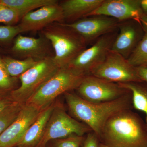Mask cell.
<instances>
[{
	"label": "cell",
	"instance_id": "1",
	"mask_svg": "<svg viewBox=\"0 0 147 147\" xmlns=\"http://www.w3.org/2000/svg\"><path fill=\"white\" fill-rule=\"evenodd\" d=\"M99 147H147V128L139 115L127 109L111 116L98 136Z\"/></svg>",
	"mask_w": 147,
	"mask_h": 147
},
{
	"label": "cell",
	"instance_id": "2",
	"mask_svg": "<svg viewBox=\"0 0 147 147\" xmlns=\"http://www.w3.org/2000/svg\"><path fill=\"white\" fill-rule=\"evenodd\" d=\"M64 96L71 115L88 126L98 137L104 124L111 116L120 111L133 108L130 91L118 99L101 103L88 102L72 91L65 93Z\"/></svg>",
	"mask_w": 147,
	"mask_h": 147
},
{
	"label": "cell",
	"instance_id": "3",
	"mask_svg": "<svg viewBox=\"0 0 147 147\" xmlns=\"http://www.w3.org/2000/svg\"><path fill=\"white\" fill-rule=\"evenodd\" d=\"M41 32L53 47V59L59 68L67 67L87 48L88 45L83 37L64 23L50 24Z\"/></svg>",
	"mask_w": 147,
	"mask_h": 147
},
{
	"label": "cell",
	"instance_id": "4",
	"mask_svg": "<svg viewBox=\"0 0 147 147\" xmlns=\"http://www.w3.org/2000/svg\"><path fill=\"white\" fill-rule=\"evenodd\" d=\"M86 76L68 67L60 68L26 103L44 110L59 96L76 90Z\"/></svg>",
	"mask_w": 147,
	"mask_h": 147
},
{
	"label": "cell",
	"instance_id": "5",
	"mask_svg": "<svg viewBox=\"0 0 147 147\" xmlns=\"http://www.w3.org/2000/svg\"><path fill=\"white\" fill-rule=\"evenodd\" d=\"M53 57L38 61L34 66L19 76L21 86L11 92L15 102L26 103L58 71L60 68L55 63Z\"/></svg>",
	"mask_w": 147,
	"mask_h": 147
},
{
	"label": "cell",
	"instance_id": "6",
	"mask_svg": "<svg viewBox=\"0 0 147 147\" xmlns=\"http://www.w3.org/2000/svg\"><path fill=\"white\" fill-rule=\"evenodd\" d=\"M85 124L72 117L61 104L55 108L39 144L36 147H45L53 139H62L72 134L84 136L92 131Z\"/></svg>",
	"mask_w": 147,
	"mask_h": 147
},
{
	"label": "cell",
	"instance_id": "7",
	"mask_svg": "<svg viewBox=\"0 0 147 147\" xmlns=\"http://www.w3.org/2000/svg\"><path fill=\"white\" fill-rule=\"evenodd\" d=\"M90 75L118 84L142 82L137 68L122 56L112 50L105 59L92 70Z\"/></svg>",
	"mask_w": 147,
	"mask_h": 147
},
{
	"label": "cell",
	"instance_id": "8",
	"mask_svg": "<svg viewBox=\"0 0 147 147\" xmlns=\"http://www.w3.org/2000/svg\"><path fill=\"white\" fill-rule=\"evenodd\" d=\"M76 90L80 97L93 103L110 102L130 92L118 83L108 82L92 75L85 76Z\"/></svg>",
	"mask_w": 147,
	"mask_h": 147
},
{
	"label": "cell",
	"instance_id": "9",
	"mask_svg": "<svg viewBox=\"0 0 147 147\" xmlns=\"http://www.w3.org/2000/svg\"><path fill=\"white\" fill-rule=\"evenodd\" d=\"M118 33V29L100 37L91 47L80 53L68 67L84 75H90L111 51Z\"/></svg>",
	"mask_w": 147,
	"mask_h": 147
},
{
	"label": "cell",
	"instance_id": "10",
	"mask_svg": "<svg viewBox=\"0 0 147 147\" xmlns=\"http://www.w3.org/2000/svg\"><path fill=\"white\" fill-rule=\"evenodd\" d=\"M119 23L118 20L112 17L94 15L84 17L71 24H64L83 37L88 45L104 35L117 30Z\"/></svg>",
	"mask_w": 147,
	"mask_h": 147
},
{
	"label": "cell",
	"instance_id": "11",
	"mask_svg": "<svg viewBox=\"0 0 147 147\" xmlns=\"http://www.w3.org/2000/svg\"><path fill=\"white\" fill-rule=\"evenodd\" d=\"M41 111L32 104H24L15 120L0 135V147L17 146Z\"/></svg>",
	"mask_w": 147,
	"mask_h": 147
},
{
	"label": "cell",
	"instance_id": "12",
	"mask_svg": "<svg viewBox=\"0 0 147 147\" xmlns=\"http://www.w3.org/2000/svg\"><path fill=\"white\" fill-rule=\"evenodd\" d=\"M118 29L111 50L127 59L142 40L145 32L141 22L133 19L119 22Z\"/></svg>",
	"mask_w": 147,
	"mask_h": 147
},
{
	"label": "cell",
	"instance_id": "13",
	"mask_svg": "<svg viewBox=\"0 0 147 147\" xmlns=\"http://www.w3.org/2000/svg\"><path fill=\"white\" fill-rule=\"evenodd\" d=\"M94 15L109 16L119 22L133 19L141 22L143 15L141 0H103L100 5L88 16Z\"/></svg>",
	"mask_w": 147,
	"mask_h": 147
},
{
	"label": "cell",
	"instance_id": "14",
	"mask_svg": "<svg viewBox=\"0 0 147 147\" xmlns=\"http://www.w3.org/2000/svg\"><path fill=\"white\" fill-rule=\"evenodd\" d=\"M64 23L62 9L59 3L45 6L23 16L18 26L21 33L42 30L48 25Z\"/></svg>",
	"mask_w": 147,
	"mask_h": 147
},
{
	"label": "cell",
	"instance_id": "15",
	"mask_svg": "<svg viewBox=\"0 0 147 147\" xmlns=\"http://www.w3.org/2000/svg\"><path fill=\"white\" fill-rule=\"evenodd\" d=\"M50 42L42 35L38 38L18 34L15 38L11 50L22 59L32 58L36 61L53 57L50 52Z\"/></svg>",
	"mask_w": 147,
	"mask_h": 147
},
{
	"label": "cell",
	"instance_id": "16",
	"mask_svg": "<svg viewBox=\"0 0 147 147\" xmlns=\"http://www.w3.org/2000/svg\"><path fill=\"white\" fill-rule=\"evenodd\" d=\"M103 0H66L59 3L64 16V23L71 24L87 17L100 5Z\"/></svg>",
	"mask_w": 147,
	"mask_h": 147
},
{
	"label": "cell",
	"instance_id": "17",
	"mask_svg": "<svg viewBox=\"0 0 147 147\" xmlns=\"http://www.w3.org/2000/svg\"><path fill=\"white\" fill-rule=\"evenodd\" d=\"M55 105L52 103L42 110L34 122L29 127L20 142L18 147H36L42 139Z\"/></svg>",
	"mask_w": 147,
	"mask_h": 147
},
{
	"label": "cell",
	"instance_id": "18",
	"mask_svg": "<svg viewBox=\"0 0 147 147\" xmlns=\"http://www.w3.org/2000/svg\"><path fill=\"white\" fill-rule=\"evenodd\" d=\"M123 88L131 91L133 108L146 115L147 128V84L144 82H129L119 84Z\"/></svg>",
	"mask_w": 147,
	"mask_h": 147
},
{
	"label": "cell",
	"instance_id": "19",
	"mask_svg": "<svg viewBox=\"0 0 147 147\" xmlns=\"http://www.w3.org/2000/svg\"><path fill=\"white\" fill-rule=\"evenodd\" d=\"M58 3L57 0H0V5L16 11L21 18L34 9Z\"/></svg>",
	"mask_w": 147,
	"mask_h": 147
},
{
	"label": "cell",
	"instance_id": "20",
	"mask_svg": "<svg viewBox=\"0 0 147 147\" xmlns=\"http://www.w3.org/2000/svg\"><path fill=\"white\" fill-rule=\"evenodd\" d=\"M2 60L6 70L12 77L20 76L34 66L38 62L32 58L18 60L5 57Z\"/></svg>",
	"mask_w": 147,
	"mask_h": 147
},
{
	"label": "cell",
	"instance_id": "21",
	"mask_svg": "<svg viewBox=\"0 0 147 147\" xmlns=\"http://www.w3.org/2000/svg\"><path fill=\"white\" fill-rule=\"evenodd\" d=\"M127 60L135 67H147V33Z\"/></svg>",
	"mask_w": 147,
	"mask_h": 147
},
{
	"label": "cell",
	"instance_id": "22",
	"mask_svg": "<svg viewBox=\"0 0 147 147\" xmlns=\"http://www.w3.org/2000/svg\"><path fill=\"white\" fill-rule=\"evenodd\" d=\"M24 105L14 102L0 114V135L15 120Z\"/></svg>",
	"mask_w": 147,
	"mask_h": 147
},
{
	"label": "cell",
	"instance_id": "23",
	"mask_svg": "<svg viewBox=\"0 0 147 147\" xmlns=\"http://www.w3.org/2000/svg\"><path fill=\"white\" fill-rule=\"evenodd\" d=\"M21 19L19 13L16 11L0 5V23L6 24L7 26H15L14 24Z\"/></svg>",
	"mask_w": 147,
	"mask_h": 147
},
{
	"label": "cell",
	"instance_id": "24",
	"mask_svg": "<svg viewBox=\"0 0 147 147\" xmlns=\"http://www.w3.org/2000/svg\"><path fill=\"white\" fill-rule=\"evenodd\" d=\"M84 136L72 134L62 139H58L56 143V147H80L85 139Z\"/></svg>",
	"mask_w": 147,
	"mask_h": 147
},
{
	"label": "cell",
	"instance_id": "25",
	"mask_svg": "<svg viewBox=\"0 0 147 147\" xmlns=\"http://www.w3.org/2000/svg\"><path fill=\"white\" fill-rule=\"evenodd\" d=\"M21 33V30L18 25L0 26V41H10Z\"/></svg>",
	"mask_w": 147,
	"mask_h": 147
},
{
	"label": "cell",
	"instance_id": "26",
	"mask_svg": "<svg viewBox=\"0 0 147 147\" xmlns=\"http://www.w3.org/2000/svg\"><path fill=\"white\" fill-rule=\"evenodd\" d=\"M12 84V77L6 70L2 58L0 57V88L8 89Z\"/></svg>",
	"mask_w": 147,
	"mask_h": 147
},
{
	"label": "cell",
	"instance_id": "27",
	"mask_svg": "<svg viewBox=\"0 0 147 147\" xmlns=\"http://www.w3.org/2000/svg\"><path fill=\"white\" fill-rule=\"evenodd\" d=\"M99 143L97 134L92 131L86 134L82 147H99Z\"/></svg>",
	"mask_w": 147,
	"mask_h": 147
},
{
	"label": "cell",
	"instance_id": "28",
	"mask_svg": "<svg viewBox=\"0 0 147 147\" xmlns=\"http://www.w3.org/2000/svg\"><path fill=\"white\" fill-rule=\"evenodd\" d=\"M136 68L140 79L142 82L147 84V67H139Z\"/></svg>",
	"mask_w": 147,
	"mask_h": 147
},
{
	"label": "cell",
	"instance_id": "29",
	"mask_svg": "<svg viewBox=\"0 0 147 147\" xmlns=\"http://www.w3.org/2000/svg\"><path fill=\"white\" fill-rule=\"evenodd\" d=\"M14 102H11L0 98V114Z\"/></svg>",
	"mask_w": 147,
	"mask_h": 147
},
{
	"label": "cell",
	"instance_id": "30",
	"mask_svg": "<svg viewBox=\"0 0 147 147\" xmlns=\"http://www.w3.org/2000/svg\"><path fill=\"white\" fill-rule=\"evenodd\" d=\"M141 6L143 15L147 16V0H141Z\"/></svg>",
	"mask_w": 147,
	"mask_h": 147
},
{
	"label": "cell",
	"instance_id": "31",
	"mask_svg": "<svg viewBox=\"0 0 147 147\" xmlns=\"http://www.w3.org/2000/svg\"><path fill=\"white\" fill-rule=\"evenodd\" d=\"M140 22L145 32L147 33V16L143 15L140 19Z\"/></svg>",
	"mask_w": 147,
	"mask_h": 147
}]
</instances>
